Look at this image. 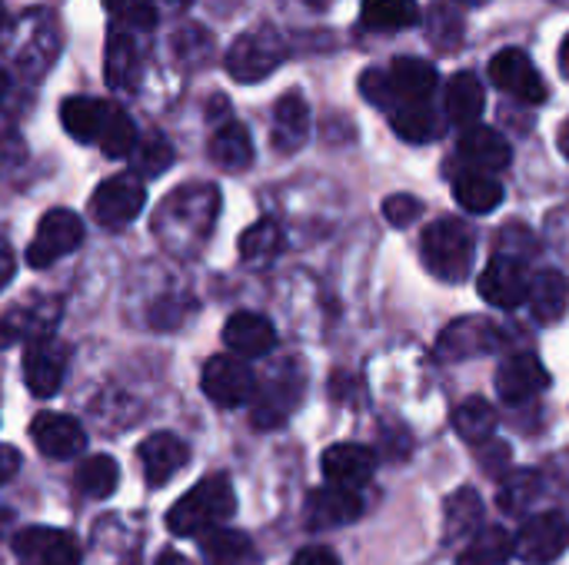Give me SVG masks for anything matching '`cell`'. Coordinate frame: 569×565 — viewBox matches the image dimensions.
<instances>
[{
	"label": "cell",
	"instance_id": "obj_1",
	"mask_svg": "<svg viewBox=\"0 0 569 565\" xmlns=\"http://www.w3.org/2000/svg\"><path fill=\"white\" fill-rule=\"evenodd\" d=\"M220 193L213 183H190L170 193L153 220V233L173 253H193L213 233Z\"/></svg>",
	"mask_w": 569,
	"mask_h": 565
},
{
	"label": "cell",
	"instance_id": "obj_2",
	"mask_svg": "<svg viewBox=\"0 0 569 565\" xmlns=\"http://www.w3.org/2000/svg\"><path fill=\"white\" fill-rule=\"evenodd\" d=\"M237 513V493L227 476H207L200 480L187 496L173 503L167 513V529L173 536L200 539L213 529H220Z\"/></svg>",
	"mask_w": 569,
	"mask_h": 565
},
{
	"label": "cell",
	"instance_id": "obj_3",
	"mask_svg": "<svg viewBox=\"0 0 569 565\" xmlns=\"http://www.w3.org/2000/svg\"><path fill=\"white\" fill-rule=\"evenodd\" d=\"M473 253H477V236L457 216H443L423 230L420 260L443 283H463L473 266Z\"/></svg>",
	"mask_w": 569,
	"mask_h": 565
},
{
	"label": "cell",
	"instance_id": "obj_4",
	"mask_svg": "<svg viewBox=\"0 0 569 565\" xmlns=\"http://www.w3.org/2000/svg\"><path fill=\"white\" fill-rule=\"evenodd\" d=\"M60 50V33H57V20L47 10H30L20 20H13L3 33V53L23 67L30 77H40Z\"/></svg>",
	"mask_w": 569,
	"mask_h": 565
},
{
	"label": "cell",
	"instance_id": "obj_5",
	"mask_svg": "<svg viewBox=\"0 0 569 565\" xmlns=\"http://www.w3.org/2000/svg\"><path fill=\"white\" fill-rule=\"evenodd\" d=\"M307 393V376L293 360H283L280 366L270 370V376L257 386L253 393V410H250V423L257 430H280L300 406Z\"/></svg>",
	"mask_w": 569,
	"mask_h": 565
},
{
	"label": "cell",
	"instance_id": "obj_6",
	"mask_svg": "<svg viewBox=\"0 0 569 565\" xmlns=\"http://www.w3.org/2000/svg\"><path fill=\"white\" fill-rule=\"evenodd\" d=\"M287 60V43L273 27L240 33L227 50V73L237 83H260Z\"/></svg>",
	"mask_w": 569,
	"mask_h": 565
},
{
	"label": "cell",
	"instance_id": "obj_7",
	"mask_svg": "<svg viewBox=\"0 0 569 565\" xmlns=\"http://www.w3.org/2000/svg\"><path fill=\"white\" fill-rule=\"evenodd\" d=\"M143 203H147V190H143L140 176L137 173H117L93 190L90 216L103 230H123L140 216Z\"/></svg>",
	"mask_w": 569,
	"mask_h": 565
},
{
	"label": "cell",
	"instance_id": "obj_8",
	"mask_svg": "<svg viewBox=\"0 0 569 565\" xmlns=\"http://www.w3.org/2000/svg\"><path fill=\"white\" fill-rule=\"evenodd\" d=\"M67 363H70V350L53 333L30 340L27 350H23V383H27V390L33 396H40V400L53 396L63 386Z\"/></svg>",
	"mask_w": 569,
	"mask_h": 565
},
{
	"label": "cell",
	"instance_id": "obj_9",
	"mask_svg": "<svg viewBox=\"0 0 569 565\" xmlns=\"http://www.w3.org/2000/svg\"><path fill=\"white\" fill-rule=\"evenodd\" d=\"M83 240V220L70 210H50L43 213L33 243L27 250V263L33 270H43L57 260H63L67 253H73Z\"/></svg>",
	"mask_w": 569,
	"mask_h": 565
},
{
	"label": "cell",
	"instance_id": "obj_10",
	"mask_svg": "<svg viewBox=\"0 0 569 565\" xmlns=\"http://www.w3.org/2000/svg\"><path fill=\"white\" fill-rule=\"evenodd\" d=\"M200 390L223 410H237L253 400L257 393V376L240 356H213L203 366Z\"/></svg>",
	"mask_w": 569,
	"mask_h": 565
},
{
	"label": "cell",
	"instance_id": "obj_11",
	"mask_svg": "<svg viewBox=\"0 0 569 565\" xmlns=\"http://www.w3.org/2000/svg\"><path fill=\"white\" fill-rule=\"evenodd\" d=\"M569 549V519L563 513H540L513 539L517 559L530 565L557 563Z\"/></svg>",
	"mask_w": 569,
	"mask_h": 565
},
{
	"label": "cell",
	"instance_id": "obj_12",
	"mask_svg": "<svg viewBox=\"0 0 569 565\" xmlns=\"http://www.w3.org/2000/svg\"><path fill=\"white\" fill-rule=\"evenodd\" d=\"M487 70H490L493 87H500L503 93H510L523 103H547V97H550L547 80L540 77V70L533 67V60L523 50H513V47L500 50Z\"/></svg>",
	"mask_w": 569,
	"mask_h": 565
},
{
	"label": "cell",
	"instance_id": "obj_13",
	"mask_svg": "<svg viewBox=\"0 0 569 565\" xmlns=\"http://www.w3.org/2000/svg\"><path fill=\"white\" fill-rule=\"evenodd\" d=\"M477 290L480 296L497 306V310H517L520 303H527L530 296V276H527V266L513 256H503L497 253L483 270H480V280H477Z\"/></svg>",
	"mask_w": 569,
	"mask_h": 565
},
{
	"label": "cell",
	"instance_id": "obj_14",
	"mask_svg": "<svg viewBox=\"0 0 569 565\" xmlns=\"http://www.w3.org/2000/svg\"><path fill=\"white\" fill-rule=\"evenodd\" d=\"M17 565H80V549L63 529L30 526L13 536Z\"/></svg>",
	"mask_w": 569,
	"mask_h": 565
},
{
	"label": "cell",
	"instance_id": "obj_15",
	"mask_svg": "<svg viewBox=\"0 0 569 565\" xmlns=\"http://www.w3.org/2000/svg\"><path fill=\"white\" fill-rule=\"evenodd\" d=\"M387 83H390V110H397L403 103H430L440 73L423 57H397L387 67Z\"/></svg>",
	"mask_w": 569,
	"mask_h": 565
},
{
	"label": "cell",
	"instance_id": "obj_16",
	"mask_svg": "<svg viewBox=\"0 0 569 565\" xmlns=\"http://www.w3.org/2000/svg\"><path fill=\"white\" fill-rule=\"evenodd\" d=\"M500 343V330L490 326L487 320H477V316H467V320H457L450 323L440 340H437V360L443 363H460V360H470V356H483V353H493Z\"/></svg>",
	"mask_w": 569,
	"mask_h": 565
},
{
	"label": "cell",
	"instance_id": "obj_17",
	"mask_svg": "<svg viewBox=\"0 0 569 565\" xmlns=\"http://www.w3.org/2000/svg\"><path fill=\"white\" fill-rule=\"evenodd\" d=\"M30 440L47 460H73L87 446V433L73 416L63 413H37L30 423Z\"/></svg>",
	"mask_w": 569,
	"mask_h": 565
},
{
	"label": "cell",
	"instance_id": "obj_18",
	"mask_svg": "<svg viewBox=\"0 0 569 565\" xmlns=\"http://www.w3.org/2000/svg\"><path fill=\"white\" fill-rule=\"evenodd\" d=\"M360 516H363V500H360L353 490L323 486V490H313V493H310L303 523H307V529L323 533V529L350 526V523H357Z\"/></svg>",
	"mask_w": 569,
	"mask_h": 565
},
{
	"label": "cell",
	"instance_id": "obj_19",
	"mask_svg": "<svg viewBox=\"0 0 569 565\" xmlns=\"http://www.w3.org/2000/svg\"><path fill=\"white\" fill-rule=\"evenodd\" d=\"M547 386H550V376H547L543 363L533 353H513L497 370V396L503 403H510V406H520V403L533 400Z\"/></svg>",
	"mask_w": 569,
	"mask_h": 565
},
{
	"label": "cell",
	"instance_id": "obj_20",
	"mask_svg": "<svg viewBox=\"0 0 569 565\" xmlns=\"http://www.w3.org/2000/svg\"><path fill=\"white\" fill-rule=\"evenodd\" d=\"M320 470L327 476V486H340V490H360L373 480L377 473V456L367 446L357 443H337L323 453Z\"/></svg>",
	"mask_w": 569,
	"mask_h": 565
},
{
	"label": "cell",
	"instance_id": "obj_21",
	"mask_svg": "<svg viewBox=\"0 0 569 565\" xmlns=\"http://www.w3.org/2000/svg\"><path fill=\"white\" fill-rule=\"evenodd\" d=\"M137 456H140L143 480L157 490V486H167L187 466L190 453H187V443L177 440L173 433H153L140 443Z\"/></svg>",
	"mask_w": 569,
	"mask_h": 565
},
{
	"label": "cell",
	"instance_id": "obj_22",
	"mask_svg": "<svg viewBox=\"0 0 569 565\" xmlns=\"http://www.w3.org/2000/svg\"><path fill=\"white\" fill-rule=\"evenodd\" d=\"M457 153L470 167V173H497V170H507L510 160H513V150L507 143V137L490 130V127L463 130V137L457 143Z\"/></svg>",
	"mask_w": 569,
	"mask_h": 565
},
{
	"label": "cell",
	"instance_id": "obj_23",
	"mask_svg": "<svg viewBox=\"0 0 569 565\" xmlns=\"http://www.w3.org/2000/svg\"><path fill=\"white\" fill-rule=\"evenodd\" d=\"M223 343H227V350H233V356L253 360V356H267L277 346V330L267 316L240 310L227 320Z\"/></svg>",
	"mask_w": 569,
	"mask_h": 565
},
{
	"label": "cell",
	"instance_id": "obj_24",
	"mask_svg": "<svg viewBox=\"0 0 569 565\" xmlns=\"http://www.w3.org/2000/svg\"><path fill=\"white\" fill-rule=\"evenodd\" d=\"M480 529H483V500L477 490L463 486L443 503V543L467 546Z\"/></svg>",
	"mask_w": 569,
	"mask_h": 565
},
{
	"label": "cell",
	"instance_id": "obj_25",
	"mask_svg": "<svg viewBox=\"0 0 569 565\" xmlns=\"http://www.w3.org/2000/svg\"><path fill=\"white\" fill-rule=\"evenodd\" d=\"M310 137V107L307 100L290 90L277 100V110H273V147L280 153H297Z\"/></svg>",
	"mask_w": 569,
	"mask_h": 565
},
{
	"label": "cell",
	"instance_id": "obj_26",
	"mask_svg": "<svg viewBox=\"0 0 569 565\" xmlns=\"http://www.w3.org/2000/svg\"><path fill=\"white\" fill-rule=\"evenodd\" d=\"M443 107H447L450 123H457V127H463V130L477 127V120L483 117V107H487L483 83H480L470 70L453 73V77H450V83H447Z\"/></svg>",
	"mask_w": 569,
	"mask_h": 565
},
{
	"label": "cell",
	"instance_id": "obj_27",
	"mask_svg": "<svg viewBox=\"0 0 569 565\" xmlns=\"http://www.w3.org/2000/svg\"><path fill=\"white\" fill-rule=\"evenodd\" d=\"M527 303L540 323H560L569 310V280L560 270H540L530 280Z\"/></svg>",
	"mask_w": 569,
	"mask_h": 565
},
{
	"label": "cell",
	"instance_id": "obj_28",
	"mask_svg": "<svg viewBox=\"0 0 569 565\" xmlns=\"http://www.w3.org/2000/svg\"><path fill=\"white\" fill-rule=\"evenodd\" d=\"M210 157L223 170H247L253 163V140L250 130L237 120H227L210 137Z\"/></svg>",
	"mask_w": 569,
	"mask_h": 565
},
{
	"label": "cell",
	"instance_id": "obj_29",
	"mask_svg": "<svg viewBox=\"0 0 569 565\" xmlns=\"http://www.w3.org/2000/svg\"><path fill=\"white\" fill-rule=\"evenodd\" d=\"M200 553L207 565H257V546L240 529H213L200 536Z\"/></svg>",
	"mask_w": 569,
	"mask_h": 565
},
{
	"label": "cell",
	"instance_id": "obj_30",
	"mask_svg": "<svg viewBox=\"0 0 569 565\" xmlns=\"http://www.w3.org/2000/svg\"><path fill=\"white\" fill-rule=\"evenodd\" d=\"M393 133L407 143H430L443 133V117L433 110V103H403L390 110Z\"/></svg>",
	"mask_w": 569,
	"mask_h": 565
},
{
	"label": "cell",
	"instance_id": "obj_31",
	"mask_svg": "<svg viewBox=\"0 0 569 565\" xmlns=\"http://www.w3.org/2000/svg\"><path fill=\"white\" fill-rule=\"evenodd\" d=\"M103 117H107V100H93V97H67L60 107L63 130L80 143H97Z\"/></svg>",
	"mask_w": 569,
	"mask_h": 565
},
{
	"label": "cell",
	"instance_id": "obj_32",
	"mask_svg": "<svg viewBox=\"0 0 569 565\" xmlns=\"http://www.w3.org/2000/svg\"><path fill=\"white\" fill-rule=\"evenodd\" d=\"M453 200L467 213H490L503 203V183L490 173H463L453 180Z\"/></svg>",
	"mask_w": 569,
	"mask_h": 565
},
{
	"label": "cell",
	"instance_id": "obj_33",
	"mask_svg": "<svg viewBox=\"0 0 569 565\" xmlns=\"http://www.w3.org/2000/svg\"><path fill=\"white\" fill-rule=\"evenodd\" d=\"M453 430L463 443L483 446L493 440L497 430V410L483 400V396H470L453 410Z\"/></svg>",
	"mask_w": 569,
	"mask_h": 565
},
{
	"label": "cell",
	"instance_id": "obj_34",
	"mask_svg": "<svg viewBox=\"0 0 569 565\" xmlns=\"http://www.w3.org/2000/svg\"><path fill=\"white\" fill-rule=\"evenodd\" d=\"M543 473L537 470H517V473H507L503 483H500V493H497V506L507 513V516H520L527 513L540 496H543Z\"/></svg>",
	"mask_w": 569,
	"mask_h": 565
},
{
	"label": "cell",
	"instance_id": "obj_35",
	"mask_svg": "<svg viewBox=\"0 0 569 565\" xmlns=\"http://www.w3.org/2000/svg\"><path fill=\"white\" fill-rule=\"evenodd\" d=\"M103 70H107V83L113 90H130L137 83V70H140V57L137 47L127 33L110 30L107 37V57H103Z\"/></svg>",
	"mask_w": 569,
	"mask_h": 565
},
{
	"label": "cell",
	"instance_id": "obj_36",
	"mask_svg": "<svg viewBox=\"0 0 569 565\" xmlns=\"http://www.w3.org/2000/svg\"><path fill=\"white\" fill-rule=\"evenodd\" d=\"M360 20L370 30H407L420 23L417 0H363Z\"/></svg>",
	"mask_w": 569,
	"mask_h": 565
},
{
	"label": "cell",
	"instance_id": "obj_37",
	"mask_svg": "<svg viewBox=\"0 0 569 565\" xmlns=\"http://www.w3.org/2000/svg\"><path fill=\"white\" fill-rule=\"evenodd\" d=\"M97 143H100V150H103L107 157H113V160L130 157V153L137 150V143H140L133 117H130L123 107L107 103V117H103V127H100Z\"/></svg>",
	"mask_w": 569,
	"mask_h": 565
},
{
	"label": "cell",
	"instance_id": "obj_38",
	"mask_svg": "<svg viewBox=\"0 0 569 565\" xmlns=\"http://www.w3.org/2000/svg\"><path fill=\"white\" fill-rule=\"evenodd\" d=\"M513 556V539L500 526H483L460 553L457 565H507Z\"/></svg>",
	"mask_w": 569,
	"mask_h": 565
},
{
	"label": "cell",
	"instance_id": "obj_39",
	"mask_svg": "<svg viewBox=\"0 0 569 565\" xmlns=\"http://www.w3.org/2000/svg\"><path fill=\"white\" fill-rule=\"evenodd\" d=\"M280 250H283V230L277 226V220H260L240 236V256L250 266H267Z\"/></svg>",
	"mask_w": 569,
	"mask_h": 565
},
{
	"label": "cell",
	"instance_id": "obj_40",
	"mask_svg": "<svg viewBox=\"0 0 569 565\" xmlns=\"http://www.w3.org/2000/svg\"><path fill=\"white\" fill-rule=\"evenodd\" d=\"M120 483V466L113 456H90L77 470V490L87 500H107Z\"/></svg>",
	"mask_w": 569,
	"mask_h": 565
},
{
	"label": "cell",
	"instance_id": "obj_41",
	"mask_svg": "<svg viewBox=\"0 0 569 565\" xmlns=\"http://www.w3.org/2000/svg\"><path fill=\"white\" fill-rule=\"evenodd\" d=\"M53 320V313H50V306H43V310H33V306H27V310H10L3 320H0V346H7V343H17V340H37V336H47L50 333V323Z\"/></svg>",
	"mask_w": 569,
	"mask_h": 565
},
{
	"label": "cell",
	"instance_id": "obj_42",
	"mask_svg": "<svg viewBox=\"0 0 569 565\" xmlns=\"http://www.w3.org/2000/svg\"><path fill=\"white\" fill-rule=\"evenodd\" d=\"M133 167L143 176H160L163 170L173 167V147L163 133H147L137 150H133Z\"/></svg>",
	"mask_w": 569,
	"mask_h": 565
},
{
	"label": "cell",
	"instance_id": "obj_43",
	"mask_svg": "<svg viewBox=\"0 0 569 565\" xmlns=\"http://www.w3.org/2000/svg\"><path fill=\"white\" fill-rule=\"evenodd\" d=\"M173 53L183 63H200L213 53V37L200 27H183L173 33Z\"/></svg>",
	"mask_w": 569,
	"mask_h": 565
},
{
	"label": "cell",
	"instance_id": "obj_44",
	"mask_svg": "<svg viewBox=\"0 0 569 565\" xmlns=\"http://www.w3.org/2000/svg\"><path fill=\"white\" fill-rule=\"evenodd\" d=\"M103 3H107V10L117 20L130 23L133 30H153L157 27V7H153V0H103Z\"/></svg>",
	"mask_w": 569,
	"mask_h": 565
},
{
	"label": "cell",
	"instance_id": "obj_45",
	"mask_svg": "<svg viewBox=\"0 0 569 565\" xmlns=\"http://www.w3.org/2000/svg\"><path fill=\"white\" fill-rule=\"evenodd\" d=\"M23 163H27V143H23V137L17 133L13 123L0 120V180L10 176V173H17Z\"/></svg>",
	"mask_w": 569,
	"mask_h": 565
},
{
	"label": "cell",
	"instance_id": "obj_46",
	"mask_svg": "<svg viewBox=\"0 0 569 565\" xmlns=\"http://www.w3.org/2000/svg\"><path fill=\"white\" fill-rule=\"evenodd\" d=\"M497 246H500L503 256H513V260H520V263H523V256H533V253H537L533 233H530L527 226H520V223L503 226V233L497 236Z\"/></svg>",
	"mask_w": 569,
	"mask_h": 565
},
{
	"label": "cell",
	"instance_id": "obj_47",
	"mask_svg": "<svg viewBox=\"0 0 569 565\" xmlns=\"http://www.w3.org/2000/svg\"><path fill=\"white\" fill-rule=\"evenodd\" d=\"M420 213H423V203H420L417 196H410V193H393V196L383 200V216H387V223H393V226H400V230L410 226V223H417Z\"/></svg>",
	"mask_w": 569,
	"mask_h": 565
},
{
	"label": "cell",
	"instance_id": "obj_48",
	"mask_svg": "<svg viewBox=\"0 0 569 565\" xmlns=\"http://www.w3.org/2000/svg\"><path fill=\"white\" fill-rule=\"evenodd\" d=\"M427 30H430V40H433V43H443L447 50H453V43L463 37V20H460L457 13H450V10L440 7V10H433Z\"/></svg>",
	"mask_w": 569,
	"mask_h": 565
},
{
	"label": "cell",
	"instance_id": "obj_49",
	"mask_svg": "<svg viewBox=\"0 0 569 565\" xmlns=\"http://www.w3.org/2000/svg\"><path fill=\"white\" fill-rule=\"evenodd\" d=\"M507 463H510V446H507V443H493V446L480 450V470L500 476V470H503Z\"/></svg>",
	"mask_w": 569,
	"mask_h": 565
},
{
	"label": "cell",
	"instance_id": "obj_50",
	"mask_svg": "<svg viewBox=\"0 0 569 565\" xmlns=\"http://www.w3.org/2000/svg\"><path fill=\"white\" fill-rule=\"evenodd\" d=\"M293 565H340V559L327 546H307L293 556Z\"/></svg>",
	"mask_w": 569,
	"mask_h": 565
},
{
	"label": "cell",
	"instance_id": "obj_51",
	"mask_svg": "<svg viewBox=\"0 0 569 565\" xmlns=\"http://www.w3.org/2000/svg\"><path fill=\"white\" fill-rule=\"evenodd\" d=\"M20 470V453L7 443H0V483H7Z\"/></svg>",
	"mask_w": 569,
	"mask_h": 565
},
{
	"label": "cell",
	"instance_id": "obj_52",
	"mask_svg": "<svg viewBox=\"0 0 569 565\" xmlns=\"http://www.w3.org/2000/svg\"><path fill=\"white\" fill-rule=\"evenodd\" d=\"M13 273H17V260H13V250H10V243L0 236V290L13 280Z\"/></svg>",
	"mask_w": 569,
	"mask_h": 565
},
{
	"label": "cell",
	"instance_id": "obj_53",
	"mask_svg": "<svg viewBox=\"0 0 569 565\" xmlns=\"http://www.w3.org/2000/svg\"><path fill=\"white\" fill-rule=\"evenodd\" d=\"M157 565H190V559H183L180 553L167 549V553H160V563H157Z\"/></svg>",
	"mask_w": 569,
	"mask_h": 565
},
{
	"label": "cell",
	"instance_id": "obj_54",
	"mask_svg": "<svg viewBox=\"0 0 569 565\" xmlns=\"http://www.w3.org/2000/svg\"><path fill=\"white\" fill-rule=\"evenodd\" d=\"M560 70H563V77H569V33L563 37V47H560Z\"/></svg>",
	"mask_w": 569,
	"mask_h": 565
},
{
	"label": "cell",
	"instance_id": "obj_55",
	"mask_svg": "<svg viewBox=\"0 0 569 565\" xmlns=\"http://www.w3.org/2000/svg\"><path fill=\"white\" fill-rule=\"evenodd\" d=\"M560 150H563V157L569 160V120L560 127Z\"/></svg>",
	"mask_w": 569,
	"mask_h": 565
},
{
	"label": "cell",
	"instance_id": "obj_56",
	"mask_svg": "<svg viewBox=\"0 0 569 565\" xmlns=\"http://www.w3.org/2000/svg\"><path fill=\"white\" fill-rule=\"evenodd\" d=\"M7 87H10V77H7V70L0 67V100H3V93H7Z\"/></svg>",
	"mask_w": 569,
	"mask_h": 565
},
{
	"label": "cell",
	"instance_id": "obj_57",
	"mask_svg": "<svg viewBox=\"0 0 569 565\" xmlns=\"http://www.w3.org/2000/svg\"><path fill=\"white\" fill-rule=\"evenodd\" d=\"M457 3H467V7H483L487 0H457Z\"/></svg>",
	"mask_w": 569,
	"mask_h": 565
},
{
	"label": "cell",
	"instance_id": "obj_58",
	"mask_svg": "<svg viewBox=\"0 0 569 565\" xmlns=\"http://www.w3.org/2000/svg\"><path fill=\"white\" fill-rule=\"evenodd\" d=\"M170 3H193V0H170Z\"/></svg>",
	"mask_w": 569,
	"mask_h": 565
}]
</instances>
